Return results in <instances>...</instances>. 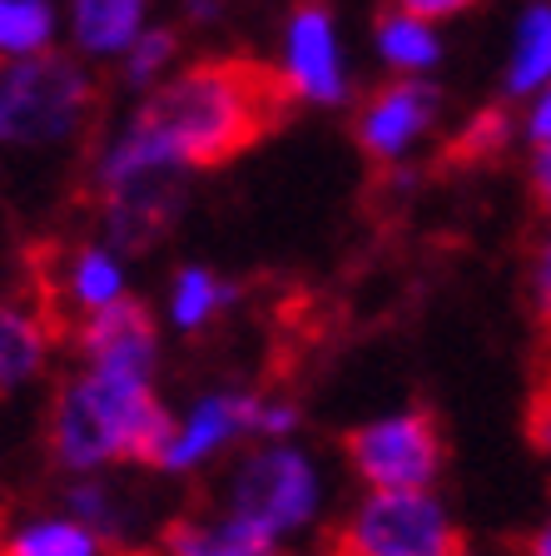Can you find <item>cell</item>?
<instances>
[{
	"instance_id": "4316f807",
	"label": "cell",
	"mask_w": 551,
	"mask_h": 556,
	"mask_svg": "<svg viewBox=\"0 0 551 556\" xmlns=\"http://www.w3.org/2000/svg\"><path fill=\"white\" fill-rule=\"evenodd\" d=\"M527 556H551V517L527 536Z\"/></svg>"
},
{
	"instance_id": "d4e9b609",
	"label": "cell",
	"mask_w": 551,
	"mask_h": 556,
	"mask_svg": "<svg viewBox=\"0 0 551 556\" xmlns=\"http://www.w3.org/2000/svg\"><path fill=\"white\" fill-rule=\"evenodd\" d=\"M531 174H537L541 204H547V214H551V164L531 160ZM531 293H537V303L551 313V239L537 249V264H531Z\"/></svg>"
},
{
	"instance_id": "3957f363",
	"label": "cell",
	"mask_w": 551,
	"mask_h": 556,
	"mask_svg": "<svg viewBox=\"0 0 551 556\" xmlns=\"http://www.w3.org/2000/svg\"><path fill=\"white\" fill-rule=\"evenodd\" d=\"M214 507L288 552L334 511V472L303 442H249L239 457H229Z\"/></svg>"
},
{
	"instance_id": "6da1fadb",
	"label": "cell",
	"mask_w": 551,
	"mask_h": 556,
	"mask_svg": "<svg viewBox=\"0 0 551 556\" xmlns=\"http://www.w3.org/2000/svg\"><path fill=\"white\" fill-rule=\"evenodd\" d=\"M274 115V85L243 60H189L100 139L95 194L184 189L199 169L234 160Z\"/></svg>"
},
{
	"instance_id": "7c38bea8",
	"label": "cell",
	"mask_w": 551,
	"mask_h": 556,
	"mask_svg": "<svg viewBox=\"0 0 551 556\" xmlns=\"http://www.w3.org/2000/svg\"><path fill=\"white\" fill-rule=\"evenodd\" d=\"M367 40H373V60L388 70V80H433V70L442 65V55H448L442 25L423 21L408 0L373 15Z\"/></svg>"
},
{
	"instance_id": "603a6c76",
	"label": "cell",
	"mask_w": 551,
	"mask_h": 556,
	"mask_svg": "<svg viewBox=\"0 0 551 556\" xmlns=\"http://www.w3.org/2000/svg\"><path fill=\"white\" fill-rule=\"evenodd\" d=\"M303 413L284 393H253L249 403V438L253 442H299Z\"/></svg>"
},
{
	"instance_id": "5bb4252c",
	"label": "cell",
	"mask_w": 551,
	"mask_h": 556,
	"mask_svg": "<svg viewBox=\"0 0 551 556\" xmlns=\"http://www.w3.org/2000/svg\"><path fill=\"white\" fill-rule=\"evenodd\" d=\"M60 511H70L75 521H85L110 552L129 546L145 527V507L135 502V492L125 486L120 472H100V477H70Z\"/></svg>"
},
{
	"instance_id": "d6986e66",
	"label": "cell",
	"mask_w": 551,
	"mask_h": 556,
	"mask_svg": "<svg viewBox=\"0 0 551 556\" xmlns=\"http://www.w3.org/2000/svg\"><path fill=\"white\" fill-rule=\"evenodd\" d=\"M0 556H115L70 511H30L0 536Z\"/></svg>"
},
{
	"instance_id": "7402d4cb",
	"label": "cell",
	"mask_w": 551,
	"mask_h": 556,
	"mask_svg": "<svg viewBox=\"0 0 551 556\" xmlns=\"http://www.w3.org/2000/svg\"><path fill=\"white\" fill-rule=\"evenodd\" d=\"M512 139H517V119L506 115V110H477V115H467V125L458 129L452 150L467 154V160H492V154L512 150Z\"/></svg>"
},
{
	"instance_id": "ffe728a7",
	"label": "cell",
	"mask_w": 551,
	"mask_h": 556,
	"mask_svg": "<svg viewBox=\"0 0 551 556\" xmlns=\"http://www.w3.org/2000/svg\"><path fill=\"white\" fill-rule=\"evenodd\" d=\"M60 50L55 0H0V65H21Z\"/></svg>"
},
{
	"instance_id": "9c48e42d",
	"label": "cell",
	"mask_w": 551,
	"mask_h": 556,
	"mask_svg": "<svg viewBox=\"0 0 551 556\" xmlns=\"http://www.w3.org/2000/svg\"><path fill=\"white\" fill-rule=\"evenodd\" d=\"M442 125V90L433 80H383L358 104L353 135L367 160L408 169L427 139Z\"/></svg>"
},
{
	"instance_id": "9a60e30c",
	"label": "cell",
	"mask_w": 551,
	"mask_h": 556,
	"mask_svg": "<svg viewBox=\"0 0 551 556\" xmlns=\"http://www.w3.org/2000/svg\"><path fill=\"white\" fill-rule=\"evenodd\" d=\"M160 552L164 556H284V546L268 542L264 532L243 527L239 517L229 511H184L164 527L160 536Z\"/></svg>"
},
{
	"instance_id": "8992f818",
	"label": "cell",
	"mask_w": 551,
	"mask_h": 556,
	"mask_svg": "<svg viewBox=\"0 0 551 556\" xmlns=\"http://www.w3.org/2000/svg\"><path fill=\"white\" fill-rule=\"evenodd\" d=\"M268 85L313 110H338L353 100V50L334 5H293L278 21Z\"/></svg>"
},
{
	"instance_id": "52a82bcc",
	"label": "cell",
	"mask_w": 551,
	"mask_h": 556,
	"mask_svg": "<svg viewBox=\"0 0 551 556\" xmlns=\"http://www.w3.org/2000/svg\"><path fill=\"white\" fill-rule=\"evenodd\" d=\"M343 463L363 492H437L442 432L417 407H392L348 432Z\"/></svg>"
},
{
	"instance_id": "ba28073f",
	"label": "cell",
	"mask_w": 551,
	"mask_h": 556,
	"mask_svg": "<svg viewBox=\"0 0 551 556\" xmlns=\"http://www.w3.org/2000/svg\"><path fill=\"white\" fill-rule=\"evenodd\" d=\"M249 403L253 388H204L184 407H170L150 463L160 477H199L249 447Z\"/></svg>"
},
{
	"instance_id": "2e32d148",
	"label": "cell",
	"mask_w": 551,
	"mask_h": 556,
	"mask_svg": "<svg viewBox=\"0 0 551 556\" xmlns=\"http://www.w3.org/2000/svg\"><path fill=\"white\" fill-rule=\"evenodd\" d=\"M234 303H239L234 278H224L218 268H209V264H179L170 274V283H164V293H160L164 324H170L174 333H184V338L209 333V328H214Z\"/></svg>"
},
{
	"instance_id": "7a4b0ae2",
	"label": "cell",
	"mask_w": 551,
	"mask_h": 556,
	"mask_svg": "<svg viewBox=\"0 0 551 556\" xmlns=\"http://www.w3.org/2000/svg\"><path fill=\"white\" fill-rule=\"evenodd\" d=\"M80 363L65 372L50 403V457L70 477L120 472L150 463L170 407L160 397V318L139 299L75 324Z\"/></svg>"
},
{
	"instance_id": "5b68a950",
	"label": "cell",
	"mask_w": 551,
	"mask_h": 556,
	"mask_svg": "<svg viewBox=\"0 0 551 556\" xmlns=\"http://www.w3.org/2000/svg\"><path fill=\"white\" fill-rule=\"evenodd\" d=\"M338 556H462V532L437 492H358L338 517Z\"/></svg>"
},
{
	"instance_id": "30bf717a",
	"label": "cell",
	"mask_w": 551,
	"mask_h": 556,
	"mask_svg": "<svg viewBox=\"0 0 551 556\" xmlns=\"http://www.w3.org/2000/svg\"><path fill=\"white\" fill-rule=\"evenodd\" d=\"M150 21L154 11L145 0H75V5H60V50L100 75L125 60V50Z\"/></svg>"
},
{
	"instance_id": "f1b7e54d",
	"label": "cell",
	"mask_w": 551,
	"mask_h": 556,
	"mask_svg": "<svg viewBox=\"0 0 551 556\" xmlns=\"http://www.w3.org/2000/svg\"><path fill=\"white\" fill-rule=\"evenodd\" d=\"M189 21H218V15H224V5H189Z\"/></svg>"
},
{
	"instance_id": "83f0119b",
	"label": "cell",
	"mask_w": 551,
	"mask_h": 556,
	"mask_svg": "<svg viewBox=\"0 0 551 556\" xmlns=\"http://www.w3.org/2000/svg\"><path fill=\"white\" fill-rule=\"evenodd\" d=\"M537 442H541V452H547V463H551V403L537 413Z\"/></svg>"
},
{
	"instance_id": "4fadbf2b",
	"label": "cell",
	"mask_w": 551,
	"mask_h": 556,
	"mask_svg": "<svg viewBox=\"0 0 551 556\" xmlns=\"http://www.w3.org/2000/svg\"><path fill=\"white\" fill-rule=\"evenodd\" d=\"M55 358V328L35 303L0 299V397L25 393Z\"/></svg>"
},
{
	"instance_id": "277c9868",
	"label": "cell",
	"mask_w": 551,
	"mask_h": 556,
	"mask_svg": "<svg viewBox=\"0 0 551 556\" xmlns=\"http://www.w3.org/2000/svg\"><path fill=\"white\" fill-rule=\"evenodd\" d=\"M100 110V75L50 50L40 60L0 65V154L50 160L85 139Z\"/></svg>"
},
{
	"instance_id": "484cf974",
	"label": "cell",
	"mask_w": 551,
	"mask_h": 556,
	"mask_svg": "<svg viewBox=\"0 0 551 556\" xmlns=\"http://www.w3.org/2000/svg\"><path fill=\"white\" fill-rule=\"evenodd\" d=\"M408 5H413L423 21H433V25H448L452 15L467 11V0H408Z\"/></svg>"
},
{
	"instance_id": "cb8c5ba5",
	"label": "cell",
	"mask_w": 551,
	"mask_h": 556,
	"mask_svg": "<svg viewBox=\"0 0 551 556\" xmlns=\"http://www.w3.org/2000/svg\"><path fill=\"white\" fill-rule=\"evenodd\" d=\"M517 139H527L531 160L551 164V90L527 100V110H522V119H517Z\"/></svg>"
},
{
	"instance_id": "8fae6325",
	"label": "cell",
	"mask_w": 551,
	"mask_h": 556,
	"mask_svg": "<svg viewBox=\"0 0 551 556\" xmlns=\"http://www.w3.org/2000/svg\"><path fill=\"white\" fill-rule=\"evenodd\" d=\"M55 299H60V308H65L75 324L120 308V303L135 299L129 258L120 254L115 243L80 239L75 249H65V254H60V264H55Z\"/></svg>"
},
{
	"instance_id": "ac0fdd59",
	"label": "cell",
	"mask_w": 551,
	"mask_h": 556,
	"mask_svg": "<svg viewBox=\"0 0 551 556\" xmlns=\"http://www.w3.org/2000/svg\"><path fill=\"white\" fill-rule=\"evenodd\" d=\"M184 204V189H125V194L100 199V224L104 243H115L125 258H135L139 249H150L164 229L174 224Z\"/></svg>"
},
{
	"instance_id": "44dd1931",
	"label": "cell",
	"mask_w": 551,
	"mask_h": 556,
	"mask_svg": "<svg viewBox=\"0 0 551 556\" xmlns=\"http://www.w3.org/2000/svg\"><path fill=\"white\" fill-rule=\"evenodd\" d=\"M179 65H184L179 60V30L164 25V21H150L145 35H139L135 46L125 50V60L115 65V80H120V90H129L135 100H145V94L160 90Z\"/></svg>"
},
{
	"instance_id": "e0dca14e",
	"label": "cell",
	"mask_w": 551,
	"mask_h": 556,
	"mask_svg": "<svg viewBox=\"0 0 551 556\" xmlns=\"http://www.w3.org/2000/svg\"><path fill=\"white\" fill-rule=\"evenodd\" d=\"M502 90L506 100H537L551 90V0H531L512 15L502 55Z\"/></svg>"
}]
</instances>
